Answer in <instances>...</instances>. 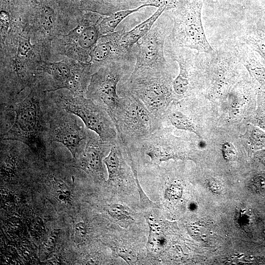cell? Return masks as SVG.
<instances>
[{"label":"cell","mask_w":265,"mask_h":265,"mask_svg":"<svg viewBox=\"0 0 265 265\" xmlns=\"http://www.w3.org/2000/svg\"><path fill=\"white\" fill-rule=\"evenodd\" d=\"M46 92L38 86L30 89L21 101L9 105L14 113L13 123L0 140H15L28 146L34 154L41 158L46 156L50 145L43 100Z\"/></svg>","instance_id":"6da1fadb"},{"label":"cell","mask_w":265,"mask_h":265,"mask_svg":"<svg viewBox=\"0 0 265 265\" xmlns=\"http://www.w3.org/2000/svg\"><path fill=\"white\" fill-rule=\"evenodd\" d=\"M174 80L173 68L158 70L140 67L134 69L129 76L122 79L117 90L132 94L161 121L166 111L175 100L173 90Z\"/></svg>","instance_id":"7a4b0ae2"},{"label":"cell","mask_w":265,"mask_h":265,"mask_svg":"<svg viewBox=\"0 0 265 265\" xmlns=\"http://www.w3.org/2000/svg\"><path fill=\"white\" fill-rule=\"evenodd\" d=\"M120 99L111 117L122 145L128 147L163 127L136 97L128 91L117 90Z\"/></svg>","instance_id":"3957f363"},{"label":"cell","mask_w":265,"mask_h":265,"mask_svg":"<svg viewBox=\"0 0 265 265\" xmlns=\"http://www.w3.org/2000/svg\"><path fill=\"white\" fill-rule=\"evenodd\" d=\"M43 105L50 143L64 145L75 160L84 149L92 131L79 121L78 117L57 106L47 94Z\"/></svg>","instance_id":"277c9868"},{"label":"cell","mask_w":265,"mask_h":265,"mask_svg":"<svg viewBox=\"0 0 265 265\" xmlns=\"http://www.w3.org/2000/svg\"><path fill=\"white\" fill-rule=\"evenodd\" d=\"M203 0H180L171 11L173 24L168 38L179 47L210 54L214 50L208 42L203 27Z\"/></svg>","instance_id":"5b68a950"},{"label":"cell","mask_w":265,"mask_h":265,"mask_svg":"<svg viewBox=\"0 0 265 265\" xmlns=\"http://www.w3.org/2000/svg\"><path fill=\"white\" fill-rule=\"evenodd\" d=\"M135 57L112 60L102 65L91 76L85 96L104 109L111 117L117 106L121 80L133 71Z\"/></svg>","instance_id":"8992f818"},{"label":"cell","mask_w":265,"mask_h":265,"mask_svg":"<svg viewBox=\"0 0 265 265\" xmlns=\"http://www.w3.org/2000/svg\"><path fill=\"white\" fill-rule=\"evenodd\" d=\"M69 91V90H68ZM54 102L83 122L104 141L113 144L117 137L115 125L107 112L91 99L83 95H74L69 91L64 94L57 90L50 92Z\"/></svg>","instance_id":"52a82bcc"},{"label":"cell","mask_w":265,"mask_h":265,"mask_svg":"<svg viewBox=\"0 0 265 265\" xmlns=\"http://www.w3.org/2000/svg\"><path fill=\"white\" fill-rule=\"evenodd\" d=\"M164 11L148 32L134 45L136 61L134 69L150 67L158 70L173 68L164 54V45L173 27L171 14Z\"/></svg>","instance_id":"ba28073f"},{"label":"cell","mask_w":265,"mask_h":265,"mask_svg":"<svg viewBox=\"0 0 265 265\" xmlns=\"http://www.w3.org/2000/svg\"><path fill=\"white\" fill-rule=\"evenodd\" d=\"M185 145L163 126L129 147H123L129 158H146L150 165H155L170 159L184 157Z\"/></svg>","instance_id":"9c48e42d"},{"label":"cell","mask_w":265,"mask_h":265,"mask_svg":"<svg viewBox=\"0 0 265 265\" xmlns=\"http://www.w3.org/2000/svg\"><path fill=\"white\" fill-rule=\"evenodd\" d=\"M166 57L177 62L179 72L173 82L175 100L189 95L193 90L197 74L203 64V56L193 50L177 46L167 37L164 49Z\"/></svg>","instance_id":"30bf717a"},{"label":"cell","mask_w":265,"mask_h":265,"mask_svg":"<svg viewBox=\"0 0 265 265\" xmlns=\"http://www.w3.org/2000/svg\"><path fill=\"white\" fill-rule=\"evenodd\" d=\"M104 15L83 10L78 17L77 26L64 36L65 44L70 45V54L78 61L90 63L91 53L102 35L99 24Z\"/></svg>","instance_id":"8fae6325"},{"label":"cell","mask_w":265,"mask_h":265,"mask_svg":"<svg viewBox=\"0 0 265 265\" xmlns=\"http://www.w3.org/2000/svg\"><path fill=\"white\" fill-rule=\"evenodd\" d=\"M121 30L102 35L90 54V63L93 73L103 64L115 60L135 57L134 46L124 47L120 41Z\"/></svg>","instance_id":"7c38bea8"},{"label":"cell","mask_w":265,"mask_h":265,"mask_svg":"<svg viewBox=\"0 0 265 265\" xmlns=\"http://www.w3.org/2000/svg\"><path fill=\"white\" fill-rule=\"evenodd\" d=\"M112 145L103 141L92 131L84 149L76 159H77L78 167L93 178L103 180L104 159L109 152Z\"/></svg>","instance_id":"4fadbf2b"},{"label":"cell","mask_w":265,"mask_h":265,"mask_svg":"<svg viewBox=\"0 0 265 265\" xmlns=\"http://www.w3.org/2000/svg\"><path fill=\"white\" fill-rule=\"evenodd\" d=\"M124 156L121 141L117 137L108 155L104 159L108 172V183L122 182L130 177L131 172Z\"/></svg>","instance_id":"5bb4252c"},{"label":"cell","mask_w":265,"mask_h":265,"mask_svg":"<svg viewBox=\"0 0 265 265\" xmlns=\"http://www.w3.org/2000/svg\"><path fill=\"white\" fill-rule=\"evenodd\" d=\"M149 0H81L83 10L101 15H110L123 10L132 9L148 4Z\"/></svg>","instance_id":"9a60e30c"},{"label":"cell","mask_w":265,"mask_h":265,"mask_svg":"<svg viewBox=\"0 0 265 265\" xmlns=\"http://www.w3.org/2000/svg\"><path fill=\"white\" fill-rule=\"evenodd\" d=\"M165 11V8L159 7L149 18L136 26L132 29L126 31L124 27L122 28L120 40L123 46L127 49L132 48L148 32L156 21Z\"/></svg>","instance_id":"2e32d148"},{"label":"cell","mask_w":265,"mask_h":265,"mask_svg":"<svg viewBox=\"0 0 265 265\" xmlns=\"http://www.w3.org/2000/svg\"><path fill=\"white\" fill-rule=\"evenodd\" d=\"M147 6H150L148 4H145L134 9L120 10L110 15H103L99 24L101 34L105 35L114 32L117 26L125 18Z\"/></svg>","instance_id":"e0dca14e"},{"label":"cell","mask_w":265,"mask_h":265,"mask_svg":"<svg viewBox=\"0 0 265 265\" xmlns=\"http://www.w3.org/2000/svg\"><path fill=\"white\" fill-rule=\"evenodd\" d=\"M61 15L77 17L83 11L81 0H46Z\"/></svg>","instance_id":"ac0fdd59"},{"label":"cell","mask_w":265,"mask_h":265,"mask_svg":"<svg viewBox=\"0 0 265 265\" xmlns=\"http://www.w3.org/2000/svg\"><path fill=\"white\" fill-rule=\"evenodd\" d=\"M107 211L123 227H128L134 220L130 209L122 204H112L109 205Z\"/></svg>","instance_id":"d6986e66"},{"label":"cell","mask_w":265,"mask_h":265,"mask_svg":"<svg viewBox=\"0 0 265 265\" xmlns=\"http://www.w3.org/2000/svg\"><path fill=\"white\" fill-rule=\"evenodd\" d=\"M55 198L61 203L69 204L71 201L69 187L61 179L53 177L51 180Z\"/></svg>","instance_id":"ffe728a7"},{"label":"cell","mask_w":265,"mask_h":265,"mask_svg":"<svg viewBox=\"0 0 265 265\" xmlns=\"http://www.w3.org/2000/svg\"><path fill=\"white\" fill-rule=\"evenodd\" d=\"M60 229H54L45 238L39 248V256L42 261L46 260L55 248Z\"/></svg>","instance_id":"44dd1931"},{"label":"cell","mask_w":265,"mask_h":265,"mask_svg":"<svg viewBox=\"0 0 265 265\" xmlns=\"http://www.w3.org/2000/svg\"><path fill=\"white\" fill-rule=\"evenodd\" d=\"M261 33L259 31L249 33L245 40L246 43L256 48L265 59V36Z\"/></svg>","instance_id":"7402d4cb"},{"label":"cell","mask_w":265,"mask_h":265,"mask_svg":"<svg viewBox=\"0 0 265 265\" xmlns=\"http://www.w3.org/2000/svg\"><path fill=\"white\" fill-rule=\"evenodd\" d=\"M246 134L252 145L258 147L265 146V132L260 129L251 125L248 127Z\"/></svg>","instance_id":"603a6c76"},{"label":"cell","mask_w":265,"mask_h":265,"mask_svg":"<svg viewBox=\"0 0 265 265\" xmlns=\"http://www.w3.org/2000/svg\"><path fill=\"white\" fill-rule=\"evenodd\" d=\"M132 169L134 174V180L137 184L140 196L139 204L141 207L143 208V209L159 208V205L158 204L154 203L151 201L146 195L142 190V187L139 185V182L138 181L137 170L133 168H132Z\"/></svg>","instance_id":"cb8c5ba5"},{"label":"cell","mask_w":265,"mask_h":265,"mask_svg":"<svg viewBox=\"0 0 265 265\" xmlns=\"http://www.w3.org/2000/svg\"><path fill=\"white\" fill-rule=\"evenodd\" d=\"M182 194V188L180 185L172 184L167 187L165 191V198L169 200H175L179 199Z\"/></svg>","instance_id":"d4e9b609"},{"label":"cell","mask_w":265,"mask_h":265,"mask_svg":"<svg viewBox=\"0 0 265 265\" xmlns=\"http://www.w3.org/2000/svg\"><path fill=\"white\" fill-rule=\"evenodd\" d=\"M87 234V227L86 224L82 222L77 223L75 226L74 229V241L80 244L82 242Z\"/></svg>","instance_id":"484cf974"},{"label":"cell","mask_w":265,"mask_h":265,"mask_svg":"<svg viewBox=\"0 0 265 265\" xmlns=\"http://www.w3.org/2000/svg\"><path fill=\"white\" fill-rule=\"evenodd\" d=\"M180 0H149L148 4L150 6L162 7L166 11L172 10L176 7Z\"/></svg>","instance_id":"4316f807"},{"label":"cell","mask_w":265,"mask_h":265,"mask_svg":"<svg viewBox=\"0 0 265 265\" xmlns=\"http://www.w3.org/2000/svg\"><path fill=\"white\" fill-rule=\"evenodd\" d=\"M117 254L130 264L134 263L138 260V257L136 253L132 250L125 248H120L117 251Z\"/></svg>","instance_id":"83f0119b"},{"label":"cell","mask_w":265,"mask_h":265,"mask_svg":"<svg viewBox=\"0 0 265 265\" xmlns=\"http://www.w3.org/2000/svg\"><path fill=\"white\" fill-rule=\"evenodd\" d=\"M222 149L223 157L227 160H230L236 156L237 151L235 147L230 142L224 143Z\"/></svg>","instance_id":"f1b7e54d"},{"label":"cell","mask_w":265,"mask_h":265,"mask_svg":"<svg viewBox=\"0 0 265 265\" xmlns=\"http://www.w3.org/2000/svg\"><path fill=\"white\" fill-rule=\"evenodd\" d=\"M257 122L259 125L265 129V115H261L258 118Z\"/></svg>","instance_id":"f546056e"},{"label":"cell","mask_w":265,"mask_h":265,"mask_svg":"<svg viewBox=\"0 0 265 265\" xmlns=\"http://www.w3.org/2000/svg\"><path fill=\"white\" fill-rule=\"evenodd\" d=\"M198 145L201 148H203L206 145L204 141H201L198 143Z\"/></svg>","instance_id":"4dcf8cb0"}]
</instances>
